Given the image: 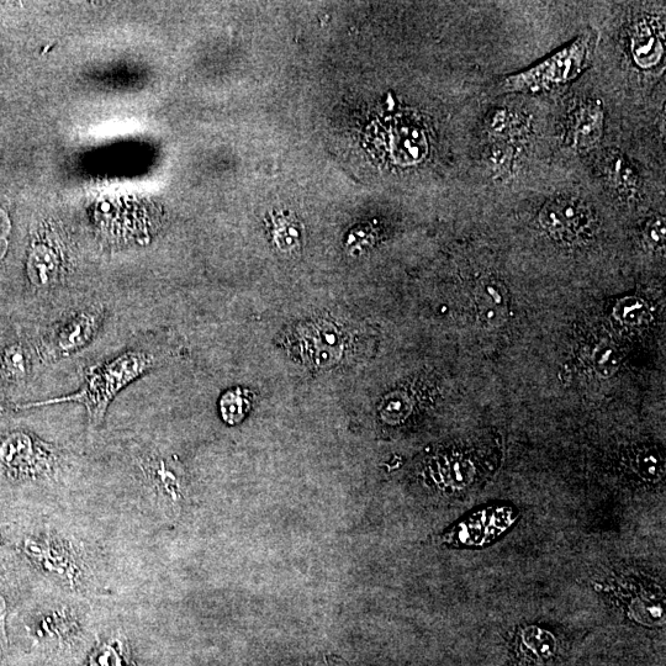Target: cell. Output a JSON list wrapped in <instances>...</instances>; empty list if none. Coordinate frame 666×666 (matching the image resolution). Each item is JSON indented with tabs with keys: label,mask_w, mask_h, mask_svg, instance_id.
I'll use <instances>...</instances> for the list:
<instances>
[{
	"label": "cell",
	"mask_w": 666,
	"mask_h": 666,
	"mask_svg": "<svg viewBox=\"0 0 666 666\" xmlns=\"http://www.w3.org/2000/svg\"><path fill=\"white\" fill-rule=\"evenodd\" d=\"M156 364V353L152 351H125L109 361L88 368L84 372L82 387L76 393L41 401L31 406L81 404L86 407L91 425L99 426L116 396L142 375L155 369Z\"/></svg>",
	"instance_id": "6da1fadb"
},
{
	"label": "cell",
	"mask_w": 666,
	"mask_h": 666,
	"mask_svg": "<svg viewBox=\"0 0 666 666\" xmlns=\"http://www.w3.org/2000/svg\"><path fill=\"white\" fill-rule=\"evenodd\" d=\"M589 52L590 41L580 37L531 70L506 78L502 89L505 92L537 93L570 82L583 72Z\"/></svg>",
	"instance_id": "7a4b0ae2"
},
{
	"label": "cell",
	"mask_w": 666,
	"mask_h": 666,
	"mask_svg": "<svg viewBox=\"0 0 666 666\" xmlns=\"http://www.w3.org/2000/svg\"><path fill=\"white\" fill-rule=\"evenodd\" d=\"M105 315L107 310L102 304H92L63 317L47 333L42 343L46 361H60L87 347L102 329Z\"/></svg>",
	"instance_id": "3957f363"
},
{
	"label": "cell",
	"mask_w": 666,
	"mask_h": 666,
	"mask_svg": "<svg viewBox=\"0 0 666 666\" xmlns=\"http://www.w3.org/2000/svg\"><path fill=\"white\" fill-rule=\"evenodd\" d=\"M0 458L14 472L39 475L55 467L57 456L47 444L19 433L9 437L0 448Z\"/></svg>",
	"instance_id": "277c9868"
},
{
	"label": "cell",
	"mask_w": 666,
	"mask_h": 666,
	"mask_svg": "<svg viewBox=\"0 0 666 666\" xmlns=\"http://www.w3.org/2000/svg\"><path fill=\"white\" fill-rule=\"evenodd\" d=\"M589 211L572 199H558L544 206L542 224L565 240L575 239L590 226Z\"/></svg>",
	"instance_id": "5b68a950"
},
{
	"label": "cell",
	"mask_w": 666,
	"mask_h": 666,
	"mask_svg": "<svg viewBox=\"0 0 666 666\" xmlns=\"http://www.w3.org/2000/svg\"><path fill=\"white\" fill-rule=\"evenodd\" d=\"M517 654L527 663L542 664L557 652V639L547 629L538 626L522 627L516 636Z\"/></svg>",
	"instance_id": "8992f818"
},
{
	"label": "cell",
	"mask_w": 666,
	"mask_h": 666,
	"mask_svg": "<svg viewBox=\"0 0 666 666\" xmlns=\"http://www.w3.org/2000/svg\"><path fill=\"white\" fill-rule=\"evenodd\" d=\"M604 109L600 102H589L581 105L575 111L572 136L576 147L585 150V148L594 147L601 140L604 132Z\"/></svg>",
	"instance_id": "52a82bcc"
},
{
	"label": "cell",
	"mask_w": 666,
	"mask_h": 666,
	"mask_svg": "<svg viewBox=\"0 0 666 666\" xmlns=\"http://www.w3.org/2000/svg\"><path fill=\"white\" fill-rule=\"evenodd\" d=\"M632 54L639 66L649 68L657 66L664 54V45L653 26L638 25L632 39Z\"/></svg>",
	"instance_id": "ba28073f"
},
{
	"label": "cell",
	"mask_w": 666,
	"mask_h": 666,
	"mask_svg": "<svg viewBox=\"0 0 666 666\" xmlns=\"http://www.w3.org/2000/svg\"><path fill=\"white\" fill-rule=\"evenodd\" d=\"M251 406L252 398L250 391L242 388L227 390L221 396L219 403L222 420L229 425L240 424V422L246 419Z\"/></svg>",
	"instance_id": "9c48e42d"
},
{
	"label": "cell",
	"mask_w": 666,
	"mask_h": 666,
	"mask_svg": "<svg viewBox=\"0 0 666 666\" xmlns=\"http://www.w3.org/2000/svg\"><path fill=\"white\" fill-rule=\"evenodd\" d=\"M273 239L282 251L299 250L303 239V227L295 216L277 215L273 218Z\"/></svg>",
	"instance_id": "30bf717a"
},
{
	"label": "cell",
	"mask_w": 666,
	"mask_h": 666,
	"mask_svg": "<svg viewBox=\"0 0 666 666\" xmlns=\"http://www.w3.org/2000/svg\"><path fill=\"white\" fill-rule=\"evenodd\" d=\"M607 172H609L607 174H609L610 181L620 192L625 194L637 192L639 187L637 174L625 158H613L609 163V167H607Z\"/></svg>",
	"instance_id": "8fae6325"
},
{
	"label": "cell",
	"mask_w": 666,
	"mask_h": 666,
	"mask_svg": "<svg viewBox=\"0 0 666 666\" xmlns=\"http://www.w3.org/2000/svg\"><path fill=\"white\" fill-rule=\"evenodd\" d=\"M632 468L639 478L646 481H658L664 475V461L652 449H644L634 456Z\"/></svg>",
	"instance_id": "7c38bea8"
},
{
	"label": "cell",
	"mask_w": 666,
	"mask_h": 666,
	"mask_svg": "<svg viewBox=\"0 0 666 666\" xmlns=\"http://www.w3.org/2000/svg\"><path fill=\"white\" fill-rule=\"evenodd\" d=\"M26 356L19 347L12 348L3 358V367L5 372L14 379L23 378L26 374Z\"/></svg>",
	"instance_id": "4fadbf2b"
},
{
	"label": "cell",
	"mask_w": 666,
	"mask_h": 666,
	"mask_svg": "<svg viewBox=\"0 0 666 666\" xmlns=\"http://www.w3.org/2000/svg\"><path fill=\"white\" fill-rule=\"evenodd\" d=\"M649 240L657 246H663L665 241V226L663 220L655 221L648 231Z\"/></svg>",
	"instance_id": "5bb4252c"
}]
</instances>
